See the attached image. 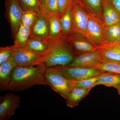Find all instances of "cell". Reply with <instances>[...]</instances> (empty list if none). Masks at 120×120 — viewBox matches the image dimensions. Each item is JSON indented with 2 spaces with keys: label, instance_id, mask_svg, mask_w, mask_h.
I'll list each match as a JSON object with an SVG mask.
<instances>
[{
  "label": "cell",
  "instance_id": "1",
  "mask_svg": "<svg viewBox=\"0 0 120 120\" xmlns=\"http://www.w3.org/2000/svg\"><path fill=\"white\" fill-rule=\"evenodd\" d=\"M45 64L35 66H16L13 69L9 90L23 91L37 85L48 86Z\"/></svg>",
  "mask_w": 120,
  "mask_h": 120
},
{
  "label": "cell",
  "instance_id": "2",
  "mask_svg": "<svg viewBox=\"0 0 120 120\" xmlns=\"http://www.w3.org/2000/svg\"><path fill=\"white\" fill-rule=\"evenodd\" d=\"M76 56L71 47L62 38L54 45L45 64L47 67L67 66L71 64Z\"/></svg>",
  "mask_w": 120,
  "mask_h": 120
},
{
  "label": "cell",
  "instance_id": "3",
  "mask_svg": "<svg viewBox=\"0 0 120 120\" xmlns=\"http://www.w3.org/2000/svg\"><path fill=\"white\" fill-rule=\"evenodd\" d=\"M45 77L52 90L67 99L73 87L71 81L64 77L56 67H47Z\"/></svg>",
  "mask_w": 120,
  "mask_h": 120
},
{
  "label": "cell",
  "instance_id": "4",
  "mask_svg": "<svg viewBox=\"0 0 120 120\" xmlns=\"http://www.w3.org/2000/svg\"><path fill=\"white\" fill-rule=\"evenodd\" d=\"M65 78L71 82H76L98 77L108 72L93 67H70L68 66H55Z\"/></svg>",
  "mask_w": 120,
  "mask_h": 120
},
{
  "label": "cell",
  "instance_id": "5",
  "mask_svg": "<svg viewBox=\"0 0 120 120\" xmlns=\"http://www.w3.org/2000/svg\"><path fill=\"white\" fill-rule=\"evenodd\" d=\"M89 14L85 37L96 47L105 43V26L102 20L94 15Z\"/></svg>",
  "mask_w": 120,
  "mask_h": 120
},
{
  "label": "cell",
  "instance_id": "6",
  "mask_svg": "<svg viewBox=\"0 0 120 120\" xmlns=\"http://www.w3.org/2000/svg\"><path fill=\"white\" fill-rule=\"evenodd\" d=\"M5 16L11 30L12 37L15 39L22 24L24 12L17 0H5Z\"/></svg>",
  "mask_w": 120,
  "mask_h": 120
},
{
  "label": "cell",
  "instance_id": "7",
  "mask_svg": "<svg viewBox=\"0 0 120 120\" xmlns=\"http://www.w3.org/2000/svg\"><path fill=\"white\" fill-rule=\"evenodd\" d=\"M48 54H41L27 49L18 48L12 58L17 66H35L45 64Z\"/></svg>",
  "mask_w": 120,
  "mask_h": 120
},
{
  "label": "cell",
  "instance_id": "8",
  "mask_svg": "<svg viewBox=\"0 0 120 120\" xmlns=\"http://www.w3.org/2000/svg\"><path fill=\"white\" fill-rule=\"evenodd\" d=\"M71 10L72 15V30L71 34H77L84 37L87 28L89 13L76 0L72 4Z\"/></svg>",
  "mask_w": 120,
  "mask_h": 120
},
{
  "label": "cell",
  "instance_id": "9",
  "mask_svg": "<svg viewBox=\"0 0 120 120\" xmlns=\"http://www.w3.org/2000/svg\"><path fill=\"white\" fill-rule=\"evenodd\" d=\"M20 98L13 94H8L0 97V120H7L15 114L19 107Z\"/></svg>",
  "mask_w": 120,
  "mask_h": 120
},
{
  "label": "cell",
  "instance_id": "10",
  "mask_svg": "<svg viewBox=\"0 0 120 120\" xmlns=\"http://www.w3.org/2000/svg\"><path fill=\"white\" fill-rule=\"evenodd\" d=\"M82 35L71 34L64 39L73 50L77 56L87 53L98 51V49L86 38H82Z\"/></svg>",
  "mask_w": 120,
  "mask_h": 120
},
{
  "label": "cell",
  "instance_id": "11",
  "mask_svg": "<svg viewBox=\"0 0 120 120\" xmlns=\"http://www.w3.org/2000/svg\"><path fill=\"white\" fill-rule=\"evenodd\" d=\"M30 29V37L48 41L49 19L40 12L38 13L36 19Z\"/></svg>",
  "mask_w": 120,
  "mask_h": 120
},
{
  "label": "cell",
  "instance_id": "12",
  "mask_svg": "<svg viewBox=\"0 0 120 120\" xmlns=\"http://www.w3.org/2000/svg\"><path fill=\"white\" fill-rule=\"evenodd\" d=\"M102 57L99 51L87 53L77 56L73 62L68 65L70 67H95Z\"/></svg>",
  "mask_w": 120,
  "mask_h": 120
},
{
  "label": "cell",
  "instance_id": "13",
  "mask_svg": "<svg viewBox=\"0 0 120 120\" xmlns=\"http://www.w3.org/2000/svg\"><path fill=\"white\" fill-rule=\"evenodd\" d=\"M16 66L13 58L0 64V90H9L12 72Z\"/></svg>",
  "mask_w": 120,
  "mask_h": 120
},
{
  "label": "cell",
  "instance_id": "14",
  "mask_svg": "<svg viewBox=\"0 0 120 120\" xmlns=\"http://www.w3.org/2000/svg\"><path fill=\"white\" fill-rule=\"evenodd\" d=\"M48 19L49 31L48 40L52 43H56L62 38L63 30L60 18L58 14H54L49 16Z\"/></svg>",
  "mask_w": 120,
  "mask_h": 120
},
{
  "label": "cell",
  "instance_id": "15",
  "mask_svg": "<svg viewBox=\"0 0 120 120\" xmlns=\"http://www.w3.org/2000/svg\"><path fill=\"white\" fill-rule=\"evenodd\" d=\"M56 42L52 43L49 41L30 37L26 49L37 53L47 54Z\"/></svg>",
  "mask_w": 120,
  "mask_h": 120
},
{
  "label": "cell",
  "instance_id": "16",
  "mask_svg": "<svg viewBox=\"0 0 120 120\" xmlns=\"http://www.w3.org/2000/svg\"><path fill=\"white\" fill-rule=\"evenodd\" d=\"M96 47L103 58L120 61V42L105 43Z\"/></svg>",
  "mask_w": 120,
  "mask_h": 120
},
{
  "label": "cell",
  "instance_id": "17",
  "mask_svg": "<svg viewBox=\"0 0 120 120\" xmlns=\"http://www.w3.org/2000/svg\"><path fill=\"white\" fill-rule=\"evenodd\" d=\"M102 6V21L105 27L120 23L118 12L110 2H105Z\"/></svg>",
  "mask_w": 120,
  "mask_h": 120
},
{
  "label": "cell",
  "instance_id": "18",
  "mask_svg": "<svg viewBox=\"0 0 120 120\" xmlns=\"http://www.w3.org/2000/svg\"><path fill=\"white\" fill-rule=\"evenodd\" d=\"M90 90L91 89L73 87L66 99L68 106L74 108L79 106L80 101L88 94Z\"/></svg>",
  "mask_w": 120,
  "mask_h": 120
},
{
  "label": "cell",
  "instance_id": "19",
  "mask_svg": "<svg viewBox=\"0 0 120 120\" xmlns=\"http://www.w3.org/2000/svg\"><path fill=\"white\" fill-rule=\"evenodd\" d=\"M30 29L21 24L14 40V44L20 49H26L30 37Z\"/></svg>",
  "mask_w": 120,
  "mask_h": 120
},
{
  "label": "cell",
  "instance_id": "20",
  "mask_svg": "<svg viewBox=\"0 0 120 120\" xmlns=\"http://www.w3.org/2000/svg\"><path fill=\"white\" fill-rule=\"evenodd\" d=\"M72 4L67 8L60 18L61 23L63 30V38L68 37L72 31V15L71 10Z\"/></svg>",
  "mask_w": 120,
  "mask_h": 120
},
{
  "label": "cell",
  "instance_id": "21",
  "mask_svg": "<svg viewBox=\"0 0 120 120\" xmlns=\"http://www.w3.org/2000/svg\"><path fill=\"white\" fill-rule=\"evenodd\" d=\"M95 68L106 72L120 74V61L102 57Z\"/></svg>",
  "mask_w": 120,
  "mask_h": 120
},
{
  "label": "cell",
  "instance_id": "22",
  "mask_svg": "<svg viewBox=\"0 0 120 120\" xmlns=\"http://www.w3.org/2000/svg\"><path fill=\"white\" fill-rule=\"evenodd\" d=\"M105 43L120 42V23L105 26Z\"/></svg>",
  "mask_w": 120,
  "mask_h": 120
},
{
  "label": "cell",
  "instance_id": "23",
  "mask_svg": "<svg viewBox=\"0 0 120 120\" xmlns=\"http://www.w3.org/2000/svg\"><path fill=\"white\" fill-rule=\"evenodd\" d=\"M39 12L47 18L58 14V0H41Z\"/></svg>",
  "mask_w": 120,
  "mask_h": 120
},
{
  "label": "cell",
  "instance_id": "24",
  "mask_svg": "<svg viewBox=\"0 0 120 120\" xmlns=\"http://www.w3.org/2000/svg\"><path fill=\"white\" fill-rule=\"evenodd\" d=\"M120 84V74L108 72L101 76L95 84V86L103 85L107 87H113Z\"/></svg>",
  "mask_w": 120,
  "mask_h": 120
},
{
  "label": "cell",
  "instance_id": "25",
  "mask_svg": "<svg viewBox=\"0 0 120 120\" xmlns=\"http://www.w3.org/2000/svg\"><path fill=\"white\" fill-rule=\"evenodd\" d=\"M89 14L95 16L102 20V6L101 0H84Z\"/></svg>",
  "mask_w": 120,
  "mask_h": 120
},
{
  "label": "cell",
  "instance_id": "26",
  "mask_svg": "<svg viewBox=\"0 0 120 120\" xmlns=\"http://www.w3.org/2000/svg\"><path fill=\"white\" fill-rule=\"evenodd\" d=\"M18 49L14 44L12 45L0 47V64L13 58Z\"/></svg>",
  "mask_w": 120,
  "mask_h": 120
},
{
  "label": "cell",
  "instance_id": "27",
  "mask_svg": "<svg viewBox=\"0 0 120 120\" xmlns=\"http://www.w3.org/2000/svg\"><path fill=\"white\" fill-rule=\"evenodd\" d=\"M24 11H32L39 13L40 12L39 0H17Z\"/></svg>",
  "mask_w": 120,
  "mask_h": 120
},
{
  "label": "cell",
  "instance_id": "28",
  "mask_svg": "<svg viewBox=\"0 0 120 120\" xmlns=\"http://www.w3.org/2000/svg\"><path fill=\"white\" fill-rule=\"evenodd\" d=\"M101 76L89 78L80 81L71 82L73 84V87L91 90L94 87L95 83Z\"/></svg>",
  "mask_w": 120,
  "mask_h": 120
},
{
  "label": "cell",
  "instance_id": "29",
  "mask_svg": "<svg viewBox=\"0 0 120 120\" xmlns=\"http://www.w3.org/2000/svg\"><path fill=\"white\" fill-rule=\"evenodd\" d=\"M38 13L32 11H24L21 24L30 28L36 19Z\"/></svg>",
  "mask_w": 120,
  "mask_h": 120
},
{
  "label": "cell",
  "instance_id": "30",
  "mask_svg": "<svg viewBox=\"0 0 120 120\" xmlns=\"http://www.w3.org/2000/svg\"><path fill=\"white\" fill-rule=\"evenodd\" d=\"M75 0H58V14L62 17L67 8L71 5Z\"/></svg>",
  "mask_w": 120,
  "mask_h": 120
},
{
  "label": "cell",
  "instance_id": "31",
  "mask_svg": "<svg viewBox=\"0 0 120 120\" xmlns=\"http://www.w3.org/2000/svg\"><path fill=\"white\" fill-rule=\"evenodd\" d=\"M109 1L118 12L120 17V0H109Z\"/></svg>",
  "mask_w": 120,
  "mask_h": 120
},
{
  "label": "cell",
  "instance_id": "32",
  "mask_svg": "<svg viewBox=\"0 0 120 120\" xmlns=\"http://www.w3.org/2000/svg\"><path fill=\"white\" fill-rule=\"evenodd\" d=\"M114 87L116 88V89L117 90L118 94H120V84L115 86Z\"/></svg>",
  "mask_w": 120,
  "mask_h": 120
},
{
  "label": "cell",
  "instance_id": "33",
  "mask_svg": "<svg viewBox=\"0 0 120 120\" xmlns=\"http://www.w3.org/2000/svg\"><path fill=\"white\" fill-rule=\"evenodd\" d=\"M41 0H39V1H40V2H41Z\"/></svg>",
  "mask_w": 120,
  "mask_h": 120
}]
</instances>
